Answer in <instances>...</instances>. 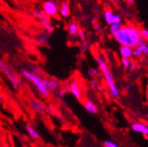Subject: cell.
Segmentation results:
<instances>
[{
	"mask_svg": "<svg viewBox=\"0 0 148 147\" xmlns=\"http://www.w3.org/2000/svg\"><path fill=\"white\" fill-rule=\"evenodd\" d=\"M116 42L124 47H138L145 44L146 42L140 36L139 30L133 26H123L115 35Z\"/></svg>",
	"mask_w": 148,
	"mask_h": 147,
	"instance_id": "6da1fadb",
	"label": "cell"
},
{
	"mask_svg": "<svg viewBox=\"0 0 148 147\" xmlns=\"http://www.w3.org/2000/svg\"><path fill=\"white\" fill-rule=\"evenodd\" d=\"M96 62H97V64L99 65V68L101 69V70L102 72V74H103L105 79H106L108 86L109 87L111 95H112L114 98H118L119 94H120L119 90H118L117 86L116 85L115 79H114L112 72H111L110 69L108 68V64H106L105 60L102 57H96Z\"/></svg>",
	"mask_w": 148,
	"mask_h": 147,
	"instance_id": "7a4b0ae2",
	"label": "cell"
},
{
	"mask_svg": "<svg viewBox=\"0 0 148 147\" xmlns=\"http://www.w3.org/2000/svg\"><path fill=\"white\" fill-rule=\"evenodd\" d=\"M22 75L27 79H28L30 82H32L35 86L36 88L38 89V91L40 93L44 96V97H48L49 95V90L46 88L44 83H43V79H42L41 78L37 77L35 75H34L33 73L27 70H22Z\"/></svg>",
	"mask_w": 148,
	"mask_h": 147,
	"instance_id": "3957f363",
	"label": "cell"
},
{
	"mask_svg": "<svg viewBox=\"0 0 148 147\" xmlns=\"http://www.w3.org/2000/svg\"><path fill=\"white\" fill-rule=\"evenodd\" d=\"M0 69H1V70L6 75L7 79L11 82L13 88H15L16 90L21 88V80L16 77V75L14 74V72L11 70V68L5 62H3L1 59H0Z\"/></svg>",
	"mask_w": 148,
	"mask_h": 147,
	"instance_id": "277c9868",
	"label": "cell"
},
{
	"mask_svg": "<svg viewBox=\"0 0 148 147\" xmlns=\"http://www.w3.org/2000/svg\"><path fill=\"white\" fill-rule=\"evenodd\" d=\"M103 18H104L106 23L108 24L109 26L116 24V23L122 22V18L119 15L115 14L112 11H110V10H105L104 11Z\"/></svg>",
	"mask_w": 148,
	"mask_h": 147,
	"instance_id": "5b68a950",
	"label": "cell"
},
{
	"mask_svg": "<svg viewBox=\"0 0 148 147\" xmlns=\"http://www.w3.org/2000/svg\"><path fill=\"white\" fill-rule=\"evenodd\" d=\"M43 12L47 16H54L59 12L58 4L54 1H46L43 4Z\"/></svg>",
	"mask_w": 148,
	"mask_h": 147,
	"instance_id": "8992f818",
	"label": "cell"
},
{
	"mask_svg": "<svg viewBox=\"0 0 148 147\" xmlns=\"http://www.w3.org/2000/svg\"><path fill=\"white\" fill-rule=\"evenodd\" d=\"M30 107L35 113L40 114V115L45 113L46 112V108H47V107L44 105L43 102L36 100V99H32L30 101Z\"/></svg>",
	"mask_w": 148,
	"mask_h": 147,
	"instance_id": "52a82bcc",
	"label": "cell"
},
{
	"mask_svg": "<svg viewBox=\"0 0 148 147\" xmlns=\"http://www.w3.org/2000/svg\"><path fill=\"white\" fill-rule=\"evenodd\" d=\"M132 130L135 132L148 136V126L142 122H133L131 125Z\"/></svg>",
	"mask_w": 148,
	"mask_h": 147,
	"instance_id": "ba28073f",
	"label": "cell"
},
{
	"mask_svg": "<svg viewBox=\"0 0 148 147\" xmlns=\"http://www.w3.org/2000/svg\"><path fill=\"white\" fill-rule=\"evenodd\" d=\"M43 83L46 88L49 90V92H51V93H56V92H58L59 90V84L54 79H43Z\"/></svg>",
	"mask_w": 148,
	"mask_h": 147,
	"instance_id": "9c48e42d",
	"label": "cell"
},
{
	"mask_svg": "<svg viewBox=\"0 0 148 147\" xmlns=\"http://www.w3.org/2000/svg\"><path fill=\"white\" fill-rule=\"evenodd\" d=\"M69 89L71 91V93L75 96L78 100L81 99L82 97V93L79 87V85L78 84V82L76 81H72L70 85H69Z\"/></svg>",
	"mask_w": 148,
	"mask_h": 147,
	"instance_id": "30bf717a",
	"label": "cell"
},
{
	"mask_svg": "<svg viewBox=\"0 0 148 147\" xmlns=\"http://www.w3.org/2000/svg\"><path fill=\"white\" fill-rule=\"evenodd\" d=\"M84 107H85L86 110L88 113H90L92 115L98 114V108H97V107L94 104V102L91 101L90 100H86L84 102Z\"/></svg>",
	"mask_w": 148,
	"mask_h": 147,
	"instance_id": "8fae6325",
	"label": "cell"
},
{
	"mask_svg": "<svg viewBox=\"0 0 148 147\" xmlns=\"http://www.w3.org/2000/svg\"><path fill=\"white\" fill-rule=\"evenodd\" d=\"M132 52H133L132 48L124 47V46H122L120 48V55H121V57L123 58L130 59V58L132 57Z\"/></svg>",
	"mask_w": 148,
	"mask_h": 147,
	"instance_id": "7c38bea8",
	"label": "cell"
},
{
	"mask_svg": "<svg viewBox=\"0 0 148 147\" xmlns=\"http://www.w3.org/2000/svg\"><path fill=\"white\" fill-rule=\"evenodd\" d=\"M59 13L64 18H66V17H68L71 14V9H70V6H69V5L67 3L64 2V3H62L60 5Z\"/></svg>",
	"mask_w": 148,
	"mask_h": 147,
	"instance_id": "4fadbf2b",
	"label": "cell"
},
{
	"mask_svg": "<svg viewBox=\"0 0 148 147\" xmlns=\"http://www.w3.org/2000/svg\"><path fill=\"white\" fill-rule=\"evenodd\" d=\"M79 25L77 22H71L68 26V33L70 35H77L79 34Z\"/></svg>",
	"mask_w": 148,
	"mask_h": 147,
	"instance_id": "5bb4252c",
	"label": "cell"
},
{
	"mask_svg": "<svg viewBox=\"0 0 148 147\" xmlns=\"http://www.w3.org/2000/svg\"><path fill=\"white\" fill-rule=\"evenodd\" d=\"M49 36V34H47L46 32L40 34L38 37H37V42H38L39 45H41V46H45L48 42Z\"/></svg>",
	"mask_w": 148,
	"mask_h": 147,
	"instance_id": "9a60e30c",
	"label": "cell"
},
{
	"mask_svg": "<svg viewBox=\"0 0 148 147\" xmlns=\"http://www.w3.org/2000/svg\"><path fill=\"white\" fill-rule=\"evenodd\" d=\"M122 27H123L122 22H120V23H116V24L111 25V26L109 27V29H108L109 34H110L111 35L115 36V35L117 34V32L122 28Z\"/></svg>",
	"mask_w": 148,
	"mask_h": 147,
	"instance_id": "2e32d148",
	"label": "cell"
},
{
	"mask_svg": "<svg viewBox=\"0 0 148 147\" xmlns=\"http://www.w3.org/2000/svg\"><path fill=\"white\" fill-rule=\"evenodd\" d=\"M27 131L28 135H29L32 138H34V140H36V139H38V138H39V134H38V132H37V131L35 130V129H34L33 126L27 125Z\"/></svg>",
	"mask_w": 148,
	"mask_h": 147,
	"instance_id": "e0dca14e",
	"label": "cell"
},
{
	"mask_svg": "<svg viewBox=\"0 0 148 147\" xmlns=\"http://www.w3.org/2000/svg\"><path fill=\"white\" fill-rule=\"evenodd\" d=\"M87 75L92 79H96L99 76V70L95 68H89L87 70Z\"/></svg>",
	"mask_w": 148,
	"mask_h": 147,
	"instance_id": "ac0fdd59",
	"label": "cell"
},
{
	"mask_svg": "<svg viewBox=\"0 0 148 147\" xmlns=\"http://www.w3.org/2000/svg\"><path fill=\"white\" fill-rule=\"evenodd\" d=\"M132 56L135 57H138V58L142 57V56H143V52L141 51V49H140L139 47H136V48L133 49Z\"/></svg>",
	"mask_w": 148,
	"mask_h": 147,
	"instance_id": "d6986e66",
	"label": "cell"
},
{
	"mask_svg": "<svg viewBox=\"0 0 148 147\" xmlns=\"http://www.w3.org/2000/svg\"><path fill=\"white\" fill-rule=\"evenodd\" d=\"M31 72L33 73L34 75H35V76H37V77H41L42 76V71H41V70L38 68V67H36V66H32L31 67Z\"/></svg>",
	"mask_w": 148,
	"mask_h": 147,
	"instance_id": "ffe728a7",
	"label": "cell"
},
{
	"mask_svg": "<svg viewBox=\"0 0 148 147\" xmlns=\"http://www.w3.org/2000/svg\"><path fill=\"white\" fill-rule=\"evenodd\" d=\"M139 33H140V36L142 38H144L145 40V42H148V30L145 29V28H142L139 30Z\"/></svg>",
	"mask_w": 148,
	"mask_h": 147,
	"instance_id": "44dd1931",
	"label": "cell"
},
{
	"mask_svg": "<svg viewBox=\"0 0 148 147\" xmlns=\"http://www.w3.org/2000/svg\"><path fill=\"white\" fill-rule=\"evenodd\" d=\"M131 60L127 59V58H122V64L125 69H130V66H131Z\"/></svg>",
	"mask_w": 148,
	"mask_h": 147,
	"instance_id": "7402d4cb",
	"label": "cell"
},
{
	"mask_svg": "<svg viewBox=\"0 0 148 147\" xmlns=\"http://www.w3.org/2000/svg\"><path fill=\"white\" fill-rule=\"evenodd\" d=\"M91 87L95 90V91H98L99 89V84H98V80L96 79H94L91 80Z\"/></svg>",
	"mask_w": 148,
	"mask_h": 147,
	"instance_id": "603a6c76",
	"label": "cell"
},
{
	"mask_svg": "<svg viewBox=\"0 0 148 147\" xmlns=\"http://www.w3.org/2000/svg\"><path fill=\"white\" fill-rule=\"evenodd\" d=\"M141 49V51L143 52V55H145V56H148V44L145 43V44H143L141 46H138Z\"/></svg>",
	"mask_w": 148,
	"mask_h": 147,
	"instance_id": "cb8c5ba5",
	"label": "cell"
},
{
	"mask_svg": "<svg viewBox=\"0 0 148 147\" xmlns=\"http://www.w3.org/2000/svg\"><path fill=\"white\" fill-rule=\"evenodd\" d=\"M104 145L108 146V147H119L117 145V144H116L115 142L111 141V140H105L104 141Z\"/></svg>",
	"mask_w": 148,
	"mask_h": 147,
	"instance_id": "d4e9b609",
	"label": "cell"
},
{
	"mask_svg": "<svg viewBox=\"0 0 148 147\" xmlns=\"http://www.w3.org/2000/svg\"><path fill=\"white\" fill-rule=\"evenodd\" d=\"M87 50V43L86 42H82V44L80 46V53L85 54Z\"/></svg>",
	"mask_w": 148,
	"mask_h": 147,
	"instance_id": "484cf974",
	"label": "cell"
},
{
	"mask_svg": "<svg viewBox=\"0 0 148 147\" xmlns=\"http://www.w3.org/2000/svg\"><path fill=\"white\" fill-rule=\"evenodd\" d=\"M79 35V37L81 38V40H82V42H86V36H85V33L81 30V29H79V34H78Z\"/></svg>",
	"mask_w": 148,
	"mask_h": 147,
	"instance_id": "4316f807",
	"label": "cell"
},
{
	"mask_svg": "<svg viewBox=\"0 0 148 147\" xmlns=\"http://www.w3.org/2000/svg\"><path fill=\"white\" fill-rule=\"evenodd\" d=\"M46 112L49 113V114L53 115V114H55V109H54L53 107H47V108H46Z\"/></svg>",
	"mask_w": 148,
	"mask_h": 147,
	"instance_id": "83f0119b",
	"label": "cell"
},
{
	"mask_svg": "<svg viewBox=\"0 0 148 147\" xmlns=\"http://www.w3.org/2000/svg\"><path fill=\"white\" fill-rule=\"evenodd\" d=\"M58 98L59 99H64V95H65V92L64 91H63V90H60V91H58Z\"/></svg>",
	"mask_w": 148,
	"mask_h": 147,
	"instance_id": "f1b7e54d",
	"label": "cell"
},
{
	"mask_svg": "<svg viewBox=\"0 0 148 147\" xmlns=\"http://www.w3.org/2000/svg\"><path fill=\"white\" fill-rule=\"evenodd\" d=\"M136 69V63L134 61L131 62V66H130V70H134Z\"/></svg>",
	"mask_w": 148,
	"mask_h": 147,
	"instance_id": "f546056e",
	"label": "cell"
},
{
	"mask_svg": "<svg viewBox=\"0 0 148 147\" xmlns=\"http://www.w3.org/2000/svg\"><path fill=\"white\" fill-rule=\"evenodd\" d=\"M95 31H96L98 34H101V33H102V27H101L100 25H97V26L95 27Z\"/></svg>",
	"mask_w": 148,
	"mask_h": 147,
	"instance_id": "4dcf8cb0",
	"label": "cell"
},
{
	"mask_svg": "<svg viewBox=\"0 0 148 147\" xmlns=\"http://www.w3.org/2000/svg\"><path fill=\"white\" fill-rule=\"evenodd\" d=\"M147 60V57H140L139 58V61H141L142 63H145V61Z\"/></svg>",
	"mask_w": 148,
	"mask_h": 147,
	"instance_id": "1f68e13d",
	"label": "cell"
},
{
	"mask_svg": "<svg viewBox=\"0 0 148 147\" xmlns=\"http://www.w3.org/2000/svg\"><path fill=\"white\" fill-rule=\"evenodd\" d=\"M131 87H132V85H129V84H127V85H125V87H124V88H125V90L129 91L130 89H131Z\"/></svg>",
	"mask_w": 148,
	"mask_h": 147,
	"instance_id": "d6a6232c",
	"label": "cell"
},
{
	"mask_svg": "<svg viewBox=\"0 0 148 147\" xmlns=\"http://www.w3.org/2000/svg\"><path fill=\"white\" fill-rule=\"evenodd\" d=\"M126 3H128V4H134V1H132V0H128V1H126Z\"/></svg>",
	"mask_w": 148,
	"mask_h": 147,
	"instance_id": "836d02e7",
	"label": "cell"
},
{
	"mask_svg": "<svg viewBox=\"0 0 148 147\" xmlns=\"http://www.w3.org/2000/svg\"><path fill=\"white\" fill-rule=\"evenodd\" d=\"M94 12H95V13H98V12H99V8H97V7L95 8V9H94Z\"/></svg>",
	"mask_w": 148,
	"mask_h": 147,
	"instance_id": "e575fe53",
	"label": "cell"
},
{
	"mask_svg": "<svg viewBox=\"0 0 148 147\" xmlns=\"http://www.w3.org/2000/svg\"><path fill=\"white\" fill-rule=\"evenodd\" d=\"M82 17H83V19H87V16H86V14H83V16H82Z\"/></svg>",
	"mask_w": 148,
	"mask_h": 147,
	"instance_id": "d590c367",
	"label": "cell"
},
{
	"mask_svg": "<svg viewBox=\"0 0 148 147\" xmlns=\"http://www.w3.org/2000/svg\"><path fill=\"white\" fill-rule=\"evenodd\" d=\"M2 99H3V95H2L1 94H0V101H2Z\"/></svg>",
	"mask_w": 148,
	"mask_h": 147,
	"instance_id": "8d00e7d4",
	"label": "cell"
}]
</instances>
